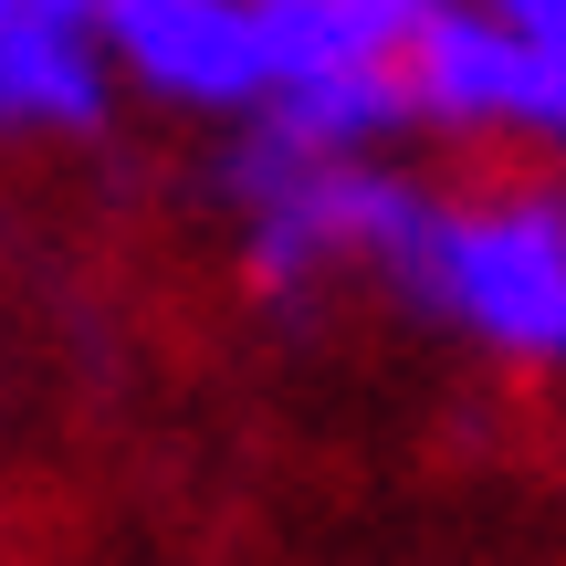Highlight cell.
<instances>
[{"label": "cell", "instance_id": "obj_1", "mask_svg": "<svg viewBox=\"0 0 566 566\" xmlns=\"http://www.w3.org/2000/svg\"><path fill=\"white\" fill-rule=\"evenodd\" d=\"M388 273H399V294L420 315L483 336L493 357L566 367V210H556V189L430 200Z\"/></svg>", "mask_w": 566, "mask_h": 566}, {"label": "cell", "instance_id": "obj_2", "mask_svg": "<svg viewBox=\"0 0 566 566\" xmlns=\"http://www.w3.org/2000/svg\"><path fill=\"white\" fill-rule=\"evenodd\" d=\"M221 189L242 200V263H252V283H263L273 304H294L325 263H378L388 273L409 252V231H420V210H430V189H409L399 168L304 158L273 126H252V137L231 147Z\"/></svg>", "mask_w": 566, "mask_h": 566}, {"label": "cell", "instance_id": "obj_3", "mask_svg": "<svg viewBox=\"0 0 566 566\" xmlns=\"http://www.w3.org/2000/svg\"><path fill=\"white\" fill-rule=\"evenodd\" d=\"M105 63L147 84L168 105H210V116H242L263 105V32H252V0H116L95 21Z\"/></svg>", "mask_w": 566, "mask_h": 566}, {"label": "cell", "instance_id": "obj_4", "mask_svg": "<svg viewBox=\"0 0 566 566\" xmlns=\"http://www.w3.org/2000/svg\"><path fill=\"white\" fill-rule=\"evenodd\" d=\"M525 84H535V42H514L483 0H451L409 32L399 53V95L409 116L451 126V137H493V126H525Z\"/></svg>", "mask_w": 566, "mask_h": 566}, {"label": "cell", "instance_id": "obj_5", "mask_svg": "<svg viewBox=\"0 0 566 566\" xmlns=\"http://www.w3.org/2000/svg\"><path fill=\"white\" fill-rule=\"evenodd\" d=\"M105 42L53 11H0V126H42V137H84L105 126Z\"/></svg>", "mask_w": 566, "mask_h": 566}, {"label": "cell", "instance_id": "obj_6", "mask_svg": "<svg viewBox=\"0 0 566 566\" xmlns=\"http://www.w3.org/2000/svg\"><path fill=\"white\" fill-rule=\"evenodd\" d=\"M263 126L283 147H304V158H378V147L409 126L399 63H346V74H315V84H273Z\"/></svg>", "mask_w": 566, "mask_h": 566}, {"label": "cell", "instance_id": "obj_7", "mask_svg": "<svg viewBox=\"0 0 566 566\" xmlns=\"http://www.w3.org/2000/svg\"><path fill=\"white\" fill-rule=\"evenodd\" d=\"M430 11H451V0H325V21H336L346 63H399L409 32H420Z\"/></svg>", "mask_w": 566, "mask_h": 566}, {"label": "cell", "instance_id": "obj_8", "mask_svg": "<svg viewBox=\"0 0 566 566\" xmlns=\"http://www.w3.org/2000/svg\"><path fill=\"white\" fill-rule=\"evenodd\" d=\"M525 137L566 147V42H535V84H525Z\"/></svg>", "mask_w": 566, "mask_h": 566}, {"label": "cell", "instance_id": "obj_9", "mask_svg": "<svg viewBox=\"0 0 566 566\" xmlns=\"http://www.w3.org/2000/svg\"><path fill=\"white\" fill-rule=\"evenodd\" d=\"M514 42H566V0H483Z\"/></svg>", "mask_w": 566, "mask_h": 566}, {"label": "cell", "instance_id": "obj_10", "mask_svg": "<svg viewBox=\"0 0 566 566\" xmlns=\"http://www.w3.org/2000/svg\"><path fill=\"white\" fill-rule=\"evenodd\" d=\"M0 11H21V0H0Z\"/></svg>", "mask_w": 566, "mask_h": 566}, {"label": "cell", "instance_id": "obj_11", "mask_svg": "<svg viewBox=\"0 0 566 566\" xmlns=\"http://www.w3.org/2000/svg\"><path fill=\"white\" fill-rule=\"evenodd\" d=\"M556 210H566V189H556Z\"/></svg>", "mask_w": 566, "mask_h": 566}]
</instances>
